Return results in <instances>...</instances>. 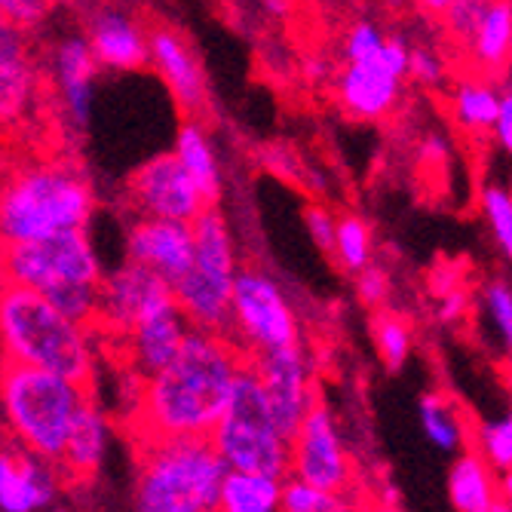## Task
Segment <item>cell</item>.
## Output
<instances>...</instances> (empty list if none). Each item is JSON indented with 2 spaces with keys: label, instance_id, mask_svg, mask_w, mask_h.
<instances>
[{
  "label": "cell",
  "instance_id": "1",
  "mask_svg": "<svg viewBox=\"0 0 512 512\" xmlns=\"http://www.w3.org/2000/svg\"><path fill=\"white\" fill-rule=\"evenodd\" d=\"M246 350L215 332L191 329L178 353L151 378L138 381L129 402V439L209 436L234 393Z\"/></svg>",
  "mask_w": 512,
  "mask_h": 512
},
{
  "label": "cell",
  "instance_id": "2",
  "mask_svg": "<svg viewBox=\"0 0 512 512\" xmlns=\"http://www.w3.org/2000/svg\"><path fill=\"white\" fill-rule=\"evenodd\" d=\"M0 359H13L96 393L99 362L92 329L68 319L25 286L0 283Z\"/></svg>",
  "mask_w": 512,
  "mask_h": 512
},
{
  "label": "cell",
  "instance_id": "3",
  "mask_svg": "<svg viewBox=\"0 0 512 512\" xmlns=\"http://www.w3.org/2000/svg\"><path fill=\"white\" fill-rule=\"evenodd\" d=\"M96 212L89 178L59 160H34L0 178V246L86 230Z\"/></svg>",
  "mask_w": 512,
  "mask_h": 512
},
{
  "label": "cell",
  "instance_id": "4",
  "mask_svg": "<svg viewBox=\"0 0 512 512\" xmlns=\"http://www.w3.org/2000/svg\"><path fill=\"white\" fill-rule=\"evenodd\" d=\"M102 276L105 270L86 230H65L34 243L0 246V283L37 292L86 329H96Z\"/></svg>",
  "mask_w": 512,
  "mask_h": 512
},
{
  "label": "cell",
  "instance_id": "5",
  "mask_svg": "<svg viewBox=\"0 0 512 512\" xmlns=\"http://www.w3.org/2000/svg\"><path fill=\"white\" fill-rule=\"evenodd\" d=\"M224 460L209 436L135 442V512H215Z\"/></svg>",
  "mask_w": 512,
  "mask_h": 512
},
{
  "label": "cell",
  "instance_id": "6",
  "mask_svg": "<svg viewBox=\"0 0 512 512\" xmlns=\"http://www.w3.org/2000/svg\"><path fill=\"white\" fill-rule=\"evenodd\" d=\"M92 396L53 371L0 359V421L10 430L13 445L22 451L59 463L80 402Z\"/></svg>",
  "mask_w": 512,
  "mask_h": 512
},
{
  "label": "cell",
  "instance_id": "7",
  "mask_svg": "<svg viewBox=\"0 0 512 512\" xmlns=\"http://www.w3.org/2000/svg\"><path fill=\"white\" fill-rule=\"evenodd\" d=\"M194 258L172 286L175 304L191 329L230 335V292L240 273L230 227L218 206L203 209L194 221Z\"/></svg>",
  "mask_w": 512,
  "mask_h": 512
},
{
  "label": "cell",
  "instance_id": "8",
  "mask_svg": "<svg viewBox=\"0 0 512 512\" xmlns=\"http://www.w3.org/2000/svg\"><path fill=\"white\" fill-rule=\"evenodd\" d=\"M209 442L224 460V467L234 473H252L279 482L289 476V442L273 424L261 381L249 359L240 368L234 393L209 433Z\"/></svg>",
  "mask_w": 512,
  "mask_h": 512
},
{
  "label": "cell",
  "instance_id": "9",
  "mask_svg": "<svg viewBox=\"0 0 512 512\" xmlns=\"http://www.w3.org/2000/svg\"><path fill=\"white\" fill-rule=\"evenodd\" d=\"M230 338L246 353L276 350L301 341L298 316L286 298L261 270H240L230 292Z\"/></svg>",
  "mask_w": 512,
  "mask_h": 512
},
{
  "label": "cell",
  "instance_id": "10",
  "mask_svg": "<svg viewBox=\"0 0 512 512\" xmlns=\"http://www.w3.org/2000/svg\"><path fill=\"white\" fill-rule=\"evenodd\" d=\"M289 476L329 494H344L353 479V467L335 427V417L319 396L310 402L304 421L289 442Z\"/></svg>",
  "mask_w": 512,
  "mask_h": 512
},
{
  "label": "cell",
  "instance_id": "11",
  "mask_svg": "<svg viewBox=\"0 0 512 512\" xmlns=\"http://www.w3.org/2000/svg\"><path fill=\"white\" fill-rule=\"evenodd\" d=\"M411 46L402 37H387L381 53L365 62H347L338 77V99L359 120L387 117L399 96L402 80L408 77Z\"/></svg>",
  "mask_w": 512,
  "mask_h": 512
},
{
  "label": "cell",
  "instance_id": "12",
  "mask_svg": "<svg viewBox=\"0 0 512 512\" xmlns=\"http://www.w3.org/2000/svg\"><path fill=\"white\" fill-rule=\"evenodd\" d=\"M246 359L261 381V390H264L276 430L283 433L286 442H292L310 402L316 399L310 362H307L301 341L289 344V347H276V350L246 353Z\"/></svg>",
  "mask_w": 512,
  "mask_h": 512
},
{
  "label": "cell",
  "instance_id": "13",
  "mask_svg": "<svg viewBox=\"0 0 512 512\" xmlns=\"http://www.w3.org/2000/svg\"><path fill=\"white\" fill-rule=\"evenodd\" d=\"M129 203L138 209V218L184 224H191L203 209H209L175 154H157L129 175Z\"/></svg>",
  "mask_w": 512,
  "mask_h": 512
},
{
  "label": "cell",
  "instance_id": "14",
  "mask_svg": "<svg viewBox=\"0 0 512 512\" xmlns=\"http://www.w3.org/2000/svg\"><path fill=\"white\" fill-rule=\"evenodd\" d=\"M172 301H175V295H172L169 283H163V279L154 276L148 267L126 261L117 270L102 276L96 325L108 329L114 338H123L138 319L163 304H172Z\"/></svg>",
  "mask_w": 512,
  "mask_h": 512
},
{
  "label": "cell",
  "instance_id": "15",
  "mask_svg": "<svg viewBox=\"0 0 512 512\" xmlns=\"http://www.w3.org/2000/svg\"><path fill=\"white\" fill-rule=\"evenodd\" d=\"M40 68L28 28L0 16V129L25 120L37 99Z\"/></svg>",
  "mask_w": 512,
  "mask_h": 512
},
{
  "label": "cell",
  "instance_id": "16",
  "mask_svg": "<svg viewBox=\"0 0 512 512\" xmlns=\"http://www.w3.org/2000/svg\"><path fill=\"white\" fill-rule=\"evenodd\" d=\"M194 258V230L184 221L138 218L126 237V261L148 267L163 283L175 286Z\"/></svg>",
  "mask_w": 512,
  "mask_h": 512
},
{
  "label": "cell",
  "instance_id": "17",
  "mask_svg": "<svg viewBox=\"0 0 512 512\" xmlns=\"http://www.w3.org/2000/svg\"><path fill=\"white\" fill-rule=\"evenodd\" d=\"M148 53H151V65L157 68L160 80L172 92L175 105L188 117H200L209 102V89H206L203 65L194 56L191 43L175 28L160 25V28L148 31Z\"/></svg>",
  "mask_w": 512,
  "mask_h": 512
},
{
  "label": "cell",
  "instance_id": "18",
  "mask_svg": "<svg viewBox=\"0 0 512 512\" xmlns=\"http://www.w3.org/2000/svg\"><path fill=\"white\" fill-rule=\"evenodd\" d=\"M83 37L99 68L129 74V71H142L151 65L148 31L132 13L120 7H99L89 16Z\"/></svg>",
  "mask_w": 512,
  "mask_h": 512
},
{
  "label": "cell",
  "instance_id": "19",
  "mask_svg": "<svg viewBox=\"0 0 512 512\" xmlns=\"http://www.w3.org/2000/svg\"><path fill=\"white\" fill-rule=\"evenodd\" d=\"M191 332V322L184 319L178 304H163L138 319L132 329L120 338L126 347V368L132 371L135 384L160 371L184 344Z\"/></svg>",
  "mask_w": 512,
  "mask_h": 512
},
{
  "label": "cell",
  "instance_id": "20",
  "mask_svg": "<svg viewBox=\"0 0 512 512\" xmlns=\"http://www.w3.org/2000/svg\"><path fill=\"white\" fill-rule=\"evenodd\" d=\"M59 494V473L19 445L0 448V512H43Z\"/></svg>",
  "mask_w": 512,
  "mask_h": 512
},
{
  "label": "cell",
  "instance_id": "21",
  "mask_svg": "<svg viewBox=\"0 0 512 512\" xmlns=\"http://www.w3.org/2000/svg\"><path fill=\"white\" fill-rule=\"evenodd\" d=\"M50 74L59 89V102L74 129H86L92 114V99H96V74L99 65L89 53V43L83 34L62 37L50 53Z\"/></svg>",
  "mask_w": 512,
  "mask_h": 512
},
{
  "label": "cell",
  "instance_id": "22",
  "mask_svg": "<svg viewBox=\"0 0 512 512\" xmlns=\"http://www.w3.org/2000/svg\"><path fill=\"white\" fill-rule=\"evenodd\" d=\"M105 451H108V417H105L96 393H92L80 402V408L74 414L71 433H68L62 457L56 463L59 479H65L68 485L89 482L99 473Z\"/></svg>",
  "mask_w": 512,
  "mask_h": 512
},
{
  "label": "cell",
  "instance_id": "23",
  "mask_svg": "<svg viewBox=\"0 0 512 512\" xmlns=\"http://www.w3.org/2000/svg\"><path fill=\"white\" fill-rule=\"evenodd\" d=\"M509 488H512L509 473L500 476L497 482V473L488 467V460L476 448L460 451L451 463L448 497L457 512H491L500 494H512Z\"/></svg>",
  "mask_w": 512,
  "mask_h": 512
},
{
  "label": "cell",
  "instance_id": "24",
  "mask_svg": "<svg viewBox=\"0 0 512 512\" xmlns=\"http://www.w3.org/2000/svg\"><path fill=\"white\" fill-rule=\"evenodd\" d=\"M175 160L181 163V169L188 172V178L194 181V188L200 191V197L209 206H218L221 200V166L212 148L209 132L200 126L197 117H188L178 132H175Z\"/></svg>",
  "mask_w": 512,
  "mask_h": 512
},
{
  "label": "cell",
  "instance_id": "25",
  "mask_svg": "<svg viewBox=\"0 0 512 512\" xmlns=\"http://www.w3.org/2000/svg\"><path fill=\"white\" fill-rule=\"evenodd\" d=\"M463 46L470 50V59L479 71L506 74L509 50H512V4L509 0H491L476 31Z\"/></svg>",
  "mask_w": 512,
  "mask_h": 512
},
{
  "label": "cell",
  "instance_id": "26",
  "mask_svg": "<svg viewBox=\"0 0 512 512\" xmlns=\"http://www.w3.org/2000/svg\"><path fill=\"white\" fill-rule=\"evenodd\" d=\"M279 479L227 470L215 512H276Z\"/></svg>",
  "mask_w": 512,
  "mask_h": 512
},
{
  "label": "cell",
  "instance_id": "27",
  "mask_svg": "<svg viewBox=\"0 0 512 512\" xmlns=\"http://www.w3.org/2000/svg\"><path fill=\"white\" fill-rule=\"evenodd\" d=\"M497 105H500V92L473 77V80H460L454 96H451V111H454V120L463 132L470 135H482V132H491L494 126V117H497Z\"/></svg>",
  "mask_w": 512,
  "mask_h": 512
},
{
  "label": "cell",
  "instance_id": "28",
  "mask_svg": "<svg viewBox=\"0 0 512 512\" xmlns=\"http://www.w3.org/2000/svg\"><path fill=\"white\" fill-rule=\"evenodd\" d=\"M421 427L439 451H460L467 445V421L451 396L433 390L421 399Z\"/></svg>",
  "mask_w": 512,
  "mask_h": 512
},
{
  "label": "cell",
  "instance_id": "29",
  "mask_svg": "<svg viewBox=\"0 0 512 512\" xmlns=\"http://www.w3.org/2000/svg\"><path fill=\"white\" fill-rule=\"evenodd\" d=\"M371 252H375V246H371L368 221L359 215H341L335 224V249H332L338 264L347 273H359L362 267L371 264Z\"/></svg>",
  "mask_w": 512,
  "mask_h": 512
},
{
  "label": "cell",
  "instance_id": "30",
  "mask_svg": "<svg viewBox=\"0 0 512 512\" xmlns=\"http://www.w3.org/2000/svg\"><path fill=\"white\" fill-rule=\"evenodd\" d=\"M371 335H375L378 356L384 359L390 371H399L408 362L414 338H411V325L405 322V316L393 310H378L375 319H371Z\"/></svg>",
  "mask_w": 512,
  "mask_h": 512
},
{
  "label": "cell",
  "instance_id": "31",
  "mask_svg": "<svg viewBox=\"0 0 512 512\" xmlns=\"http://www.w3.org/2000/svg\"><path fill=\"white\" fill-rule=\"evenodd\" d=\"M341 506V494H329L322 488H313L295 476H286L279 482V503L276 512H335Z\"/></svg>",
  "mask_w": 512,
  "mask_h": 512
},
{
  "label": "cell",
  "instance_id": "32",
  "mask_svg": "<svg viewBox=\"0 0 512 512\" xmlns=\"http://www.w3.org/2000/svg\"><path fill=\"white\" fill-rule=\"evenodd\" d=\"M482 212L491 227V237L500 246L503 258L512 255V197L503 184H488L482 191Z\"/></svg>",
  "mask_w": 512,
  "mask_h": 512
},
{
  "label": "cell",
  "instance_id": "33",
  "mask_svg": "<svg viewBox=\"0 0 512 512\" xmlns=\"http://www.w3.org/2000/svg\"><path fill=\"white\" fill-rule=\"evenodd\" d=\"M488 467L497 476H506L512 470V417L503 414L500 421H488L479 430V448H476Z\"/></svg>",
  "mask_w": 512,
  "mask_h": 512
},
{
  "label": "cell",
  "instance_id": "34",
  "mask_svg": "<svg viewBox=\"0 0 512 512\" xmlns=\"http://www.w3.org/2000/svg\"><path fill=\"white\" fill-rule=\"evenodd\" d=\"M485 313L494 325V332H500L503 350H509V344H512V289L503 276L491 279L485 286Z\"/></svg>",
  "mask_w": 512,
  "mask_h": 512
},
{
  "label": "cell",
  "instance_id": "35",
  "mask_svg": "<svg viewBox=\"0 0 512 512\" xmlns=\"http://www.w3.org/2000/svg\"><path fill=\"white\" fill-rule=\"evenodd\" d=\"M387 34L378 28V25H371V22H356L347 28L344 34V59L347 62H365V59H375L381 53V46H384Z\"/></svg>",
  "mask_w": 512,
  "mask_h": 512
},
{
  "label": "cell",
  "instance_id": "36",
  "mask_svg": "<svg viewBox=\"0 0 512 512\" xmlns=\"http://www.w3.org/2000/svg\"><path fill=\"white\" fill-rule=\"evenodd\" d=\"M488 4H491V0H454V4L442 13L448 34L454 40H460V43H467L470 34L476 31L479 19L485 16Z\"/></svg>",
  "mask_w": 512,
  "mask_h": 512
},
{
  "label": "cell",
  "instance_id": "37",
  "mask_svg": "<svg viewBox=\"0 0 512 512\" xmlns=\"http://www.w3.org/2000/svg\"><path fill=\"white\" fill-rule=\"evenodd\" d=\"M356 292H359V301L365 307H381L390 295V279H387V270H381L378 264H368L356 273Z\"/></svg>",
  "mask_w": 512,
  "mask_h": 512
},
{
  "label": "cell",
  "instance_id": "38",
  "mask_svg": "<svg viewBox=\"0 0 512 512\" xmlns=\"http://www.w3.org/2000/svg\"><path fill=\"white\" fill-rule=\"evenodd\" d=\"M50 13H53L50 0H0V16L28 28V31L34 25H40Z\"/></svg>",
  "mask_w": 512,
  "mask_h": 512
},
{
  "label": "cell",
  "instance_id": "39",
  "mask_svg": "<svg viewBox=\"0 0 512 512\" xmlns=\"http://www.w3.org/2000/svg\"><path fill=\"white\" fill-rule=\"evenodd\" d=\"M304 218H307V227H310L316 246L322 252H332L335 249V224H338V218L325 206H310Z\"/></svg>",
  "mask_w": 512,
  "mask_h": 512
},
{
  "label": "cell",
  "instance_id": "40",
  "mask_svg": "<svg viewBox=\"0 0 512 512\" xmlns=\"http://www.w3.org/2000/svg\"><path fill=\"white\" fill-rule=\"evenodd\" d=\"M408 77L433 86L445 77V65L433 50H411L408 53Z\"/></svg>",
  "mask_w": 512,
  "mask_h": 512
},
{
  "label": "cell",
  "instance_id": "41",
  "mask_svg": "<svg viewBox=\"0 0 512 512\" xmlns=\"http://www.w3.org/2000/svg\"><path fill=\"white\" fill-rule=\"evenodd\" d=\"M491 135L497 138L503 151H512V92H509V86H503V92H500V105H497Z\"/></svg>",
  "mask_w": 512,
  "mask_h": 512
},
{
  "label": "cell",
  "instance_id": "42",
  "mask_svg": "<svg viewBox=\"0 0 512 512\" xmlns=\"http://www.w3.org/2000/svg\"><path fill=\"white\" fill-rule=\"evenodd\" d=\"M467 313H470V295L467 292H460V289L442 292V307H439L442 322H460Z\"/></svg>",
  "mask_w": 512,
  "mask_h": 512
},
{
  "label": "cell",
  "instance_id": "43",
  "mask_svg": "<svg viewBox=\"0 0 512 512\" xmlns=\"http://www.w3.org/2000/svg\"><path fill=\"white\" fill-rule=\"evenodd\" d=\"M414 4L417 7H421L424 13H433V16H442L451 4H454V0H414Z\"/></svg>",
  "mask_w": 512,
  "mask_h": 512
},
{
  "label": "cell",
  "instance_id": "44",
  "mask_svg": "<svg viewBox=\"0 0 512 512\" xmlns=\"http://www.w3.org/2000/svg\"><path fill=\"white\" fill-rule=\"evenodd\" d=\"M264 7H267L273 16H286L292 4H289V0H264Z\"/></svg>",
  "mask_w": 512,
  "mask_h": 512
},
{
  "label": "cell",
  "instance_id": "45",
  "mask_svg": "<svg viewBox=\"0 0 512 512\" xmlns=\"http://www.w3.org/2000/svg\"><path fill=\"white\" fill-rule=\"evenodd\" d=\"M491 512H512V494H500L491 506Z\"/></svg>",
  "mask_w": 512,
  "mask_h": 512
},
{
  "label": "cell",
  "instance_id": "46",
  "mask_svg": "<svg viewBox=\"0 0 512 512\" xmlns=\"http://www.w3.org/2000/svg\"><path fill=\"white\" fill-rule=\"evenodd\" d=\"M83 0H50V7L53 10H59V7H80Z\"/></svg>",
  "mask_w": 512,
  "mask_h": 512
},
{
  "label": "cell",
  "instance_id": "47",
  "mask_svg": "<svg viewBox=\"0 0 512 512\" xmlns=\"http://www.w3.org/2000/svg\"><path fill=\"white\" fill-rule=\"evenodd\" d=\"M387 4H390V7H402V4H405V0H387Z\"/></svg>",
  "mask_w": 512,
  "mask_h": 512
},
{
  "label": "cell",
  "instance_id": "48",
  "mask_svg": "<svg viewBox=\"0 0 512 512\" xmlns=\"http://www.w3.org/2000/svg\"><path fill=\"white\" fill-rule=\"evenodd\" d=\"M335 512H347V509H344V503H341V506H338V509H335Z\"/></svg>",
  "mask_w": 512,
  "mask_h": 512
}]
</instances>
